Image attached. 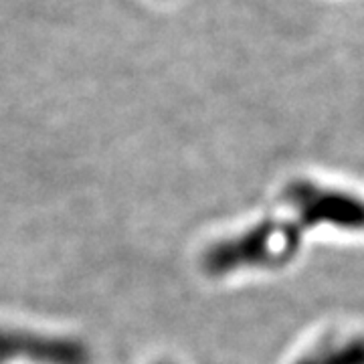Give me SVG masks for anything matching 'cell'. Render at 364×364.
I'll use <instances>...</instances> for the list:
<instances>
[]
</instances>
